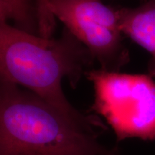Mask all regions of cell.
<instances>
[{
    "label": "cell",
    "instance_id": "1",
    "mask_svg": "<svg viewBox=\"0 0 155 155\" xmlns=\"http://www.w3.org/2000/svg\"><path fill=\"white\" fill-rule=\"evenodd\" d=\"M95 61L90 51L65 28L58 38H45L0 22L1 82L22 86L78 123L105 131L96 115L83 114L73 107L62 88L65 78L75 88L93 69Z\"/></svg>",
    "mask_w": 155,
    "mask_h": 155
},
{
    "label": "cell",
    "instance_id": "4",
    "mask_svg": "<svg viewBox=\"0 0 155 155\" xmlns=\"http://www.w3.org/2000/svg\"><path fill=\"white\" fill-rule=\"evenodd\" d=\"M48 9L90 51L101 69L119 72L130 61L116 9L101 0H50Z\"/></svg>",
    "mask_w": 155,
    "mask_h": 155
},
{
    "label": "cell",
    "instance_id": "5",
    "mask_svg": "<svg viewBox=\"0 0 155 155\" xmlns=\"http://www.w3.org/2000/svg\"><path fill=\"white\" fill-rule=\"evenodd\" d=\"M123 35L148 51L149 75L155 78V0H147L134 8L116 9Z\"/></svg>",
    "mask_w": 155,
    "mask_h": 155
},
{
    "label": "cell",
    "instance_id": "2",
    "mask_svg": "<svg viewBox=\"0 0 155 155\" xmlns=\"http://www.w3.org/2000/svg\"><path fill=\"white\" fill-rule=\"evenodd\" d=\"M100 129L64 114L38 95L0 83V155H101Z\"/></svg>",
    "mask_w": 155,
    "mask_h": 155
},
{
    "label": "cell",
    "instance_id": "6",
    "mask_svg": "<svg viewBox=\"0 0 155 155\" xmlns=\"http://www.w3.org/2000/svg\"><path fill=\"white\" fill-rule=\"evenodd\" d=\"M8 21L19 30L39 35L36 0H0V22Z\"/></svg>",
    "mask_w": 155,
    "mask_h": 155
},
{
    "label": "cell",
    "instance_id": "8",
    "mask_svg": "<svg viewBox=\"0 0 155 155\" xmlns=\"http://www.w3.org/2000/svg\"><path fill=\"white\" fill-rule=\"evenodd\" d=\"M101 155H123V154H121L117 147H114L113 149H112L109 152L106 153V154H101Z\"/></svg>",
    "mask_w": 155,
    "mask_h": 155
},
{
    "label": "cell",
    "instance_id": "7",
    "mask_svg": "<svg viewBox=\"0 0 155 155\" xmlns=\"http://www.w3.org/2000/svg\"><path fill=\"white\" fill-rule=\"evenodd\" d=\"M50 0H36L39 25V35L53 38L56 28V18L48 9Z\"/></svg>",
    "mask_w": 155,
    "mask_h": 155
},
{
    "label": "cell",
    "instance_id": "3",
    "mask_svg": "<svg viewBox=\"0 0 155 155\" xmlns=\"http://www.w3.org/2000/svg\"><path fill=\"white\" fill-rule=\"evenodd\" d=\"M92 110L106 120L117 141L155 139V82L150 75H131L93 68Z\"/></svg>",
    "mask_w": 155,
    "mask_h": 155
}]
</instances>
